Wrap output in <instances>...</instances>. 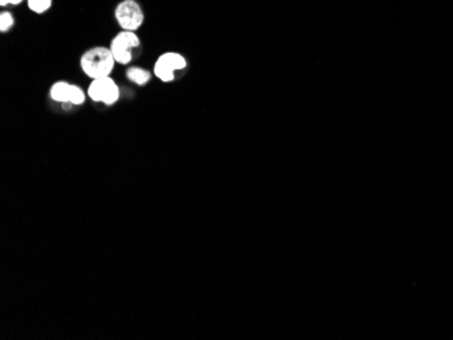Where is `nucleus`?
I'll use <instances>...</instances> for the list:
<instances>
[{"mask_svg": "<svg viewBox=\"0 0 453 340\" xmlns=\"http://www.w3.org/2000/svg\"><path fill=\"white\" fill-rule=\"evenodd\" d=\"M116 64L110 47H90L80 57V69L91 80L110 76Z\"/></svg>", "mask_w": 453, "mask_h": 340, "instance_id": "nucleus-1", "label": "nucleus"}, {"mask_svg": "<svg viewBox=\"0 0 453 340\" xmlns=\"http://www.w3.org/2000/svg\"><path fill=\"white\" fill-rule=\"evenodd\" d=\"M140 45L141 41L136 31L121 30L113 37L109 47L117 64L128 65L133 60V53Z\"/></svg>", "mask_w": 453, "mask_h": 340, "instance_id": "nucleus-2", "label": "nucleus"}, {"mask_svg": "<svg viewBox=\"0 0 453 340\" xmlns=\"http://www.w3.org/2000/svg\"><path fill=\"white\" fill-rule=\"evenodd\" d=\"M187 62L185 56L178 52H165L153 64V75L163 83H171L175 80L177 72L186 69Z\"/></svg>", "mask_w": 453, "mask_h": 340, "instance_id": "nucleus-3", "label": "nucleus"}, {"mask_svg": "<svg viewBox=\"0 0 453 340\" xmlns=\"http://www.w3.org/2000/svg\"><path fill=\"white\" fill-rule=\"evenodd\" d=\"M114 18L121 30L137 33L143 26L146 16L141 4L137 0H122L114 10Z\"/></svg>", "mask_w": 453, "mask_h": 340, "instance_id": "nucleus-4", "label": "nucleus"}, {"mask_svg": "<svg viewBox=\"0 0 453 340\" xmlns=\"http://www.w3.org/2000/svg\"><path fill=\"white\" fill-rule=\"evenodd\" d=\"M87 95L95 103L113 106L120 101L121 93H120L119 84L110 76H106V78L91 80Z\"/></svg>", "mask_w": 453, "mask_h": 340, "instance_id": "nucleus-5", "label": "nucleus"}, {"mask_svg": "<svg viewBox=\"0 0 453 340\" xmlns=\"http://www.w3.org/2000/svg\"><path fill=\"white\" fill-rule=\"evenodd\" d=\"M49 95L52 101L61 105H71V106H82L87 98V94L83 91L82 87L65 80L53 83L49 90Z\"/></svg>", "mask_w": 453, "mask_h": 340, "instance_id": "nucleus-6", "label": "nucleus"}, {"mask_svg": "<svg viewBox=\"0 0 453 340\" xmlns=\"http://www.w3.org/2000/svg\"><path fill=\"white\" fill-rule=\"evenodd\" d=\"M126 78L129 79L133 84L143 87L151 81L152 74L148 69L141 67H129L126 69Z\"/></svg>", "mask_w": 453, "mask_h": 340, "instance_id": "nucleus-7", "label": "nucleus"}, {"mask_svg": "<svg viewBox=\"0 0 453 340\" xmlns=\"http://www.w3.org/2000/svg\"><path fill=\"white\" fill-rule=\"evenodd\" d=\"M29 10L36 14H45L48 10H50L53 0H26Z\"/></svg>", "mask_w": 453, "mask_h": 340, "instance_id": "nucleus-8", "label": "nucleus"}, {"mask_svg": "<svg viewBox=\"0 0 453 340\" xmlns=\"http://www.w3.org/2000/svg\"><path fill=\"white\" fill-rule=\"evenodd\" d=\"M16 25V18L10 11H1L0 13V31L7 33L11 30Z\"/></svg>", "mask_w": 453, "mask_h": 340, "instance_id": "nucleus-9", "label": "nucleus"}, {"mask_svg": "<svg viewBox=\"0 0 453 340\" xmlns=\"http://www.w3.org/2000/svg\"><path fill=\"white\" fill-rule=\"evenodd\" d=\"M23 0H0V6H18V4H21Z\"/></svg>", "mask_w": 453, "mask_h": 340, "instance_id": "nucleus-10", "label": "nucleus"}]
</instances>
